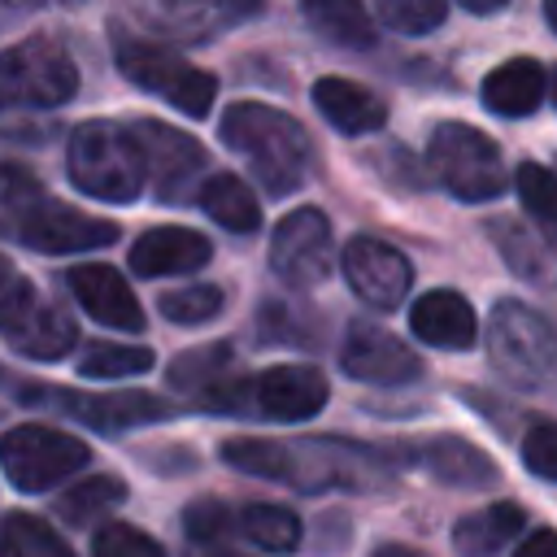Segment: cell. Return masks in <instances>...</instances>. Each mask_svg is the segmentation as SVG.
<instances>
[{
  "label": "cell",
  "instance_id": "obj_1",
  "mask_svg": "<svg viewBox=\"0 0 557 557\" xmlns=\"http://www.w3.org/2000/svg\"><path fill=\"white\" fill-rule=\"evenodd\" d=\"M218 135H222V144L231 152H239L252 165V174L261 178L265 191L287 196V191H296L305 183L313 148H309L305 126L292 113L270 109L261 100H239V104H231L222 113Z\"/></svg>",
  "mask_w": 557,
  "mask_h": 557
},
{
  "label": "cell",
  "instance_id": "obj_2",
  "mask_svg": "<svg viewBox=\"0 0 557 557\" xmlns=\"http://www.w3.org/2000/svg\"><path fill=\"white\" fill-rule=\"evenodd\" d=\"M65 170L70 183L91 196V200H135L148 183V165L144 152L131 135V126L117 122H83L70 131V148H65Z\"/></svg>",
  "mask_w": 557,
  "mask_h": 557
},
{
  "label": "cell",
  "instance_id": "obj_3",
  "mask_svg": "<svg viewBox=\"0 0 557 557\" xmlns=\"http://www.w3.org/2000/svg\"><path fill=\"white\" fill-rule=\"evenodd\" d=\"M426 161H431V174L440 178V187L457 200H496L505 191V161H500V148L466 126V122H440L426 139Z\"/></svg>",
  "mask_w": 557,
  "mask_h": 557
},
{
  "label": "cell",
  "instance_id": "obj_4",
  "mask_svg": "<svg viewBox=\"0 0 557 557\" xmlns=\"http://www.w3.org/2000/svg\"><path fill=\"white\" fill-rule=\"evenodd\" d=\"M78 91V70L52 35H30L0 52V109H52Z\"/></svg>",
  "mask_w": 557,
  "mask_h": 557
},
{
  "label": "cell",
  "instance_id": "obj_5",
  "mask_svg": "<svg viewBox=\"0 0 557 557\" xmlns=\"http://www.w3.org/2000/svg\"><path fill=\"white\" fill-rule=\"evenodd\" d=\"M113 57H117V70H122L135 87H144V91L170 100V104L183 109L187 117H205L209 104H213V96H218V78H213V74L187 65V61L174 57L170 48L148 44V39H139V35H117Z\"/></svg>",
  "mask_w": 557,
  "mask_h": 557
},
{
  "label": "cell",
  "instance_id": "obj_6",
  "mask_svg": "<svg viewBox=\"0 0 557 557\" xmlns=\"http://www.w3.org/2000/svg\"><path fill=\"white\" fill-rule=\"evenodd\" d=\"M487 357L505 379L531 387L557 370V331L531 305L496 300V309L487 318Z\"/></svg>",
  "mask_w": 557,
  "mask_h": 557
},
{
  "label": "cell",
  "instance_id": "obj_7",
  "mask_svg": "<svg viewBox=\"0 0 557 557\" xmlns=\"http://www.w3.org/2000/svg\"><path fill=\"white\" fill-rule=\"evenodd\" d=\"M83 466H87L83 440L65 435L57 426L22 422L0 435V470L17 492H48L52 483L70 479Z\"/></svg>",
  "mask_w": 557,
  "mask_h": 557
},
{
  "label": "cell",
  "instance_id": "obj_8",
  "mask_svg": "<svg viewBox=\"0 0 557 557\" xmlns=\"http://www.w3.org/2000/svg\"><path fill=\"white\" fill-rule=\"evenodd\" d=\"M17 244L35 248V252H87V248H100V244H113L117 239V226L104 222V218H91V213H78L70 205H61L57 196L39 191L26 213L17 218L13 235Z\"/></svg>",
  "mask_w": 557,
  "mask_h": 557
},
{
  "label": "cell",
  "instance_id": "obj_9",
  "mask_svg": "<svg viewBox=\"0 0 557 557\" xmlns=\"http://www.w3.org/2000/svg\"><path fill=\"white\" fill-rule=\"evenodd\" d=\"M331 244L322 209H292L270 235V270L292 287H313L331 270Z\"/></svg>",
  "mask_w": 557,
  "mask_h": 557
},
{
  "label": "cell",
  "instance_id": "obj_10",
  "mask_svg": "<svg viewBox=\"0 0 557 557\" xmlns=\"http://www.w3.org/2000/svg\"><path fill=\"white\" fill-rule=\"evenodd\" d=\"M339 265H344L348 287H352L366 305H374V309H396V305L405 300L409 283H413L409 257L396 252V248L383 244V239H370V235L348 239Z\"/></svg>",
  "mask_w": 557,
  "mask_h": 557
},
{
  "label": "cell",
  "instance_id": "obj_11",
  "mask_svg": "<svg viewBox=\"0 0 557 557\" xmlns=\"http://www.w3.org/2000/svg\"><path fill=\"white\" fill-rule=\"evenodd\" d=\"M339 366H344V374H352L361 383H383V387H396V383H409L422 374L418 352L405 348V339H396L387 326H374V322L348 326Z\"/></svg>",
  "mask_w": 557,
  "mask_h": 557
},
{
  "label": "cell",
  "instance_id": "obj_12",
  "mask_svg": "<svg viewBox=\"0 0 557 557\" xmlns=\"http://www.w3.org/2000/svg\"><path fill=\"white\" fill-rule=\"evenodd\" d=\"M131 135L144 152L148 174H157V191L161 200H183L187 196V178H196L205 170V152L196 139H187L183 131H170L152 117L131 122Z\"/></svg>",
  "mask_w": 557,
  "mask_h": 557
},
{
  "label": "cell",
  "instance_id": "obj_13",
  "mask_svg": "<svg viewBox=\"0 0 557 557\" xmlns=\"http://www.w3.org/2000/svg\"><path fill=\"white\" fill-rule=\"evenodd\" d=\"M331 387L313 366H274L257 379L252 405L278 422H305L326 405Z\"/></svg>",
  "mask_w": 557,
  "mask_h": 557
},
{
  "label": "cell",
  "instance_id": "obj_14",
  "mask_svg": "<svg viewBox=\"0 0 557 557\" xmlns=\"http://www.w3.org/2000/svg\"><path fill=\"white\" fill-rule=\"evenodd\" d=\"M65 283H70L74 300L96 322H104L113 331H144V309H139L131 283L117 270H109V265H74L65 274Z\"/></svg>",
  "mask_w": 557,
  "mask_h": 557
},
{
  "label": "cell",
  "instance_id": "obj_15",
  "mask_svg": "<svg viewBox=\"0 0 557 557\" xmlns=\"http://www.w3.org/2000/svg\"><path fill=\"white\" fill-rule=\"evenodd\" d=\"M213 257V244L191 226H152L131 248V270L139 278H165V274H191Z\"/></svg>",
  "mask_w": 557,
  "mask_h": 557
},
{
  "label": "cell",
  "instance_id": "obj_16",
  "mask_svg": "<svg viewBox=\"0 0 557 557\" xmlns=\"http://www.w3.org/2000/svg\"><path fill=\"white\" fill-rule=\"evenodd\" d=\"M409 331L431 344V348H448V352H461L479 339V318L470 309V300L461 292H448V287H435L426 296L413 300L409 309Z\"/></svg>",
  "mask_w": 557,
  "mask_h": 557
},
{
  "label": "cell",
  "instance_id": "obj_17",
  "mask_svg": "<svg viewBox=\"0 0 557 557\" xmlns=\"http://www.w3.org/2000/svg\"><path fill=\"white\" fill-rule=\"evenodd\" d=\"M544 91H548V74H544V65L531 61V57H513V61L496 65V70L483 78V87H479L483 104H487L496 117H527V113H535L540 100H544Z\"/></svg>",
  "mask_w": 557,
  "mask_h": 557
},
{
  "label": "cell",
  "instance_id": "obj_18",
  "mask_svg": "<svg viewBox=\"0 0 557 557\" xmlns=\"http://www.w3.org/2000/svg\"><path fill=\"white\" fill-rule=\"evenodd\" d=\"M313 104L344 135H370L387 122V104L352 78H318L313 83Z\"/></svg>",
  "mask_w": 557,
  "mask_h": 557
},
{
  "label": "cell",
  "instance_id": "obj_19",
  "mask_svg": "<svg viewBox=\"0 0 557 557\" xmlns=\"http://www.w3.org/2000/svg\"><path fill=\"white\" fill-rule=\"evenodd\" d=\"M61 405L74 418H83L87 426H96V431H126V426L165 418V400L148 396V392H104V396L70 392V396H61Z\"/></svg>",
  "mask_w": 557,
  "mask_h": 557
},
{
  "label": "cell",
  "instance_id": "obj_20",
  "mask_svg": "<svg viewBox=\"0 0 557 557\" xmlns=\"http://www.w3.org/2000/svg\"><path fill=\"white\" fill-rule=\"evenodd\" d=\"M418 461L440 483H448V487H487L500 474L496 461L483 448H474L470 440H461V435H435V440H426L418 448Z\"/></svg>",
  "mask_w": 557,
  "mask_h": 557
},
{
  "label": "cell",
  "instance_id": "obj_21",
  "mask_svg": "<svg viewBox=\"0 0 557 557\" xmlns=\"http://www.w3.org/2000/svg\"><path fill=\"white\" fill-rule=\"evenodd\" d=\"M527 527V513L522 505L513 500H496L487 509H474L466 513L457 527H453V548L457 557H496L505 544H513Z\"/></svg>",
  "mask_w": 557,
  "mask_h": 557
},
{
  "label": "cell",
  "instance_id": "obj_22",
  "mask_svg": "<svg viewBox=\"0 0 557 557\" xmlns=\"http://www.w3.org/2000/svg\"><path fill=\"white\" fill-rule=\"evenodd\" d=\"M305 22L322 39H331L335 48H370L374 44V22L352 0H309L305 4Z\"/></svg>",
  "mask_w": 557,
  "mask_h": 557
},
{
  "label": "cell",
  "instance_id": "obj_23",
  "mask_svg": "<svg viewBox=\"0 0 557 557\" xmlns=\"http://www.w3.org/2000/svg\"><path fill=\"white\" fill-rule=\"evenodd\" d=\"M196 196H200V209H205L218 226H226V231H252L257 218H261L252 191H248L244 178H235V174H209Z\"/></svg>",
  "mask_w": 557,
  "mask_h": 557
},
{
  "label": "cell",
  "instance_id": "obj_24",
  "mask_svg": "<svg viewBox=\"0 0 557 557\" xmlns=\"http://www.w3.org/2000/svg\"><path fill=\"white\" fill-rule=\"evenodd\" d=\"M0 557H74V553L44 518L9 513L0 522Z\"/></svg>",
  "mask_w": 557,
  "mask_h": 557
},
{
  "label": "cell",
  "instance_id": "obj_25",
  "mask_svg": "<svg viewBox=\"0 0 557 557\" xmlns=\"http://www.w3.org/2000/svg\"><path fill=\"white\" fill-rule=\"evenodd\" d=\"M122 500H126V483L117 474H96V479H83L70 492H61L57 496V513L70 527H87V522H96L104 509H113Z\"/></svg>",
  "mask_w": 557,
  "mask_h": 557
},
{
  "label": "cell",
  "instance_id": "obj_26",
  "mask_svg": "<svg viewBox=\"0 0 557 557\" xmlns=\"http://www.w3.org/2000/svg\"><path fill=\"white\" fill-rule=\"evenodd\" d=\"M257 548H270V553H292L300 544V518L283 505H248L235 522Z\"/></svg>",
  "mask_w": 557,
  "mask_h": 557
},
{
  "label": "cell",
  "instance_id": "obj_27",
  "mask_svg": "<svg viewBox=\"0 0 557 557\" xmlns=\"http://www.w3.org/2000/svg\"><path fill=\"white\" fill-rule=\"evenodd\" d=\"M44 305H48V300L13 270V261L0 257V335L13 344V339L30 326V318H35Z\"/></svg>",
  "mask_w": 557,
  "mask_h": 557
},
{
  "label": "cell",
  "instance_id": "obj_28",
  "mask_svg": "<svg viewBox=\"0 0 557 557\" xmlns=\"http://www.w3.org/2000/svg\"><path fill=\"white\" fill-rule=\"evenodd\" d=\"M152 366V348L144 344H91L78 361L83 379H126V374H144Z\"/></svg>",
  "mask_w": 557,
  "mask_h": 557
},
{
  "label": "cell",
  "instance_id": "obj_29",
  "mask_svg": "<svg viewBox=\"0 0 557 557\" xmlns=\"http://www.w3.org/2000/svg\"><path fill=\"white\" fill-rule=\"evenodd\" d=\"M222 461L257 474V479H283L287 483V444L274 440H226L222 444Z\"/></svg>",
  "mask_w": 557,
  "mask_h": 557
},
{
  "label": "cell",
  "instance_id": "obj_30",
  "mask_svg": "<svg viewBox=\"0 0 557 557\" xmlns=\"http://www.w3.org/2000/svg\"><path fill=\"white\" fill-rule=\"evenodd\" d=\"M513 187H518L522 209H527L540 226H548V231L557 235V174L544 170V165H535V161H522L518 174H513Z\"/></svg>",
  "mask_w": 557,
  "mask_h": 557
},
{
  "label": "cell",
  "instance_id": "obj_31",
  "mask_svg": "<svg viewBox=\"0 0 557 557\" xmlns=\"http://www.w3.org/2000/svg\"><path fill=\"white\" fill-rule=\"evenodd\" d=\"M157 309L174 322V326H200V322H213L222 313V292L213 283H191V287H178V292H165L157 300Z\"/></svg>",
  "mask_w": 557,
  "mask_h": 557
},
{
  "label": "cell",
  "instance_id": "obj_32",
  "mask_svg": "<svg viewBox=\"0 0 557 557\" xmlns=\"http://www.w3.org/2000/svg\"><path fill=\"white\" fill-rule=\"evenodd\" d=\"M379 22L400 30V35H426L448 17L444 0H379Z\"/></svg>",
  "mask_w": 557,
  "mask_h": 557
},
{
  "label": "cell",
  "instance_id": "obj_33",
  "mask_svg": "<svg viewBox=\"0 0 557 557\" xmlns=\"http://www.w3.org/2000/svg\"><path fill=\"white\" fill-rule=\"evenodd\" d=\"M91 557H165V548L126 522H104L91 535Z\"/></svg>",
  "mask_w": 557,
  "mask_h": 557
},
{
  "label": "cell",
  "instance_id": "obj_34",
  "mask_svg": "<svg viewBox=\"0 0 557 557\" xmlns=\"http://www.w3.org/2000/svg\"><path fill=\"white\" fill-rule=\"evenodd\" d=\"M492 235L500 239V257H505L522 278H544V252H540V244H535L522 226H513V222H492Z\"/></svg>",
  "mask_w": 557,
  "mask_h": 557
},
{
  "label": "cell",
  "instance_id": "obj_35",
  "mask_svg": "<svg viewBox=\"0 0 557 557\" xmlns=\"http://www.w3.org/2000/svg\"><path fill=\"white\" fill-rule=\"evenodd\" d=\"M522 466L540 479L557 483V422H535L522 435Z\"/></svg>",
  "mask_w": 557,
  "mask_h": 557
},
{
  "label": "cell",
  "instance_id": "obj_36",
  "mask_svg": "<svg viewBox=\"0 0 557 557\" xmlns=\"http://www.w3.org/2000/svg\"><path fill=\"white\" fill-rule=\"evenodd\" d=\"M183 527H187V535L205 548V544H218L235 522H231V513H226L222 500H191L187 513H183Z\"/></svg>",
  "mask_w": 557,
  "mask_h": 557
},
{
  "label": "cell",
  "instance_id": "obj_37",
  "mask_svg": "<svg viewBox=\"0 0 557 557\" xmlns=\"http://www.w3.org/2000/svg\"><path fill=\"white\" fill-rule=\"evenodd\" d=\"M513 557H557V531H548V527L531 531V535L513 548Z\"/></svg>",
  "mask_w": 557,
  "mask_h": 557
},
{
  "label": "cell",
  "instance_id": "obj_38",
  "mask_svg": "<svg viewBox=\"0 0 557 557\" xmlns=\"http://www.w3.org/2000/svg\"><path fill=\"white\" fill-rule=\"evenodd\" d=\"M183 557H244V553H235V548H222V544H196L191 553H183Z\"/></svg>",
  "mask_w": 557,
  "mask_h": 557
},
{
  "label": "cell",
  "instance_id": "obj_39",
  "mask_svg": "<svg viewBox=\"0 0 557 557\" xmlns=\"http://www.w3.org/2000/svg\"><path fill=\"white\" fill-rule=\"evenodd\" d=\"M470 13H500L505 9V0H461Z\"/></svg>",
  "mask_w": 557,
  "mask_h": 557
},
{
  "label": "cell",
  "instance_id": "obj_40",
  "mask_svg": "<svg viewBox=\"0 0 557 557\" xmlns=\"http://www.w3.org/2000/svg\"><path fill=\"white\" fill-rule=\"evenodd\" d=\"M374 557H422L418 548H405V544H383Z\"/></svg>",
  "mask_w": 557,
  "mask_h": 557
},
{
  "label": "cell",
  "instance_id": "obj_41",
  "mask_svg": "<svg viewBox=\"0 0 557 557\" xmlns=\"http://www.w3.org/2000/svg\"><path fill=\"white\" fill-rule=\"evenodd\" d=\"M544 17H548V26L557 30V0H548V4H544Z\"/></svg>",
  "mask_w": 557,
  "mask_h": 557
},
{
  "label": "cell",
  "instance_id": "obj_42",
  "mask_svg": "<svg viewBox=\"0 0 557 557\" xmlns=\"http://www.w3.org/2000/svg\"><path fill=\"white\" fill-rule=\"evenodd\" d=\"M553 104H557V74H553Z\"/></svg>",
  "mask_w": 557,
  "mask_h": 557
}]
</instances>
